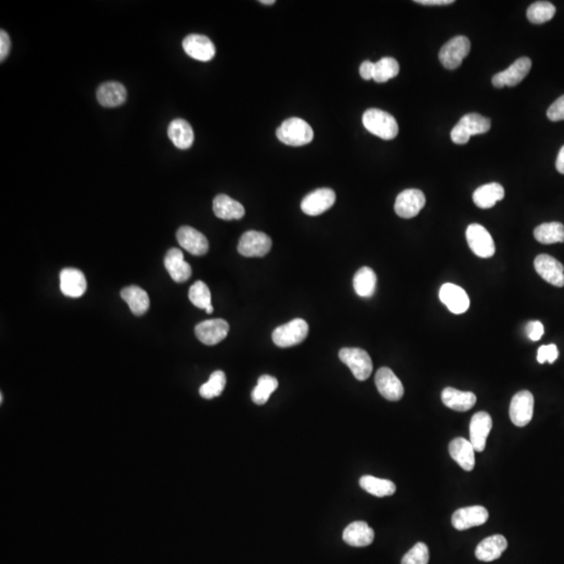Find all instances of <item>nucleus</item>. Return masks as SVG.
I'll use <instances>...</instances> for the list:
<instances>
[{"instance_id":"obj_18","label":"nucleus","mask_w":564,"mask_h":564,"mask_svg":"<svg viewBox=\"0 0 564 564\" xmlns=\"http://www.w3.org/2000/svg\"><path fill=\"white\" fill-rule=\"evenodd\" d=\"M177 241L182 248L195 256L206 254L210 249L205 235L190 226H182L178 229Z\"/></svg>"},{"instance_id":"obj_16","label":"nucleus","mask_w":564,"mask_h":564,"mask_svg":"<svg viewBox=\"0 0 564 564\" xmlns=\"http://www.w3.org/2000/svg\"><path fill=\"white\" fill-rule=\"evenodd\" d=\"M439 298L455 315L464 314L470 308V301L467 293L456 284H443L439 292Z\"/></svg>"},{"instance_id":"obj_31","label":"nucleus","mask_w":564,"mask_h":564,"mask_svg":"<svg viewBox=\"0 0 564 564\" xmlns=\"http://www.w3.org/2000/svg\"><path fill=\"white\" fill-rule=\"evenodd\" d=\"M121 298L128 303L135 316H142L150 308L148 293L137 286H126L121 292Z\"/></svg>"},{"instance_id":"obj_17","label":"nucleus","mask_w":564,"mask_h":564,"mask_svg":"<svg viewBox=\"0 0 564 564\" xmlns=\"http://www.w3.org/2000/svg\"><path fill=\"white\" fill-rule=\"evenodd\" d=\"M184 52L192 59L201 62L212 61L215 55V46L210 38L203 35L192 34L183 40Z\"/></svg>"},{"instance_id":"obj_32","label":"nucleus","mask_w":564,"mask_h":564,"mask_svg":"<svg viewBox=\"0 0 564 564\" xmlns=\"http://www.w3.org/2000/svg\"><path fill=\"white\" fill-rule=\"evenodd\" d=\"M376 275L369 266H363L353 277V288L355 293L363 298H370L376 288Z\"/></svg>"},{"instance_id":"obj_3","label":"nucleus","mask_w":564,"mask_h":564,"mask_svg":"<svg viewBox=\"0 0 564 564\" xmlns=\"http://www.w3.org/2000/svg\"><path fill=\"white\" fill-rule=\"evenodd\" d=\"M492 128V121L479 113L464 115L450 132V139L456 144H466L474 135L487 133Z\"/></svg>"},{"instance_id":"obj_14","label":"nucleus","mask_w":564,"mask_h":564,"mask_svg":"<svg viewBox=\"0 0 564 564\" xmlns=\"http://www.w3.org/2000/svg\"><path fill=\"white\" fill-rule=\"evenodd\" d=\"M375 385L381 396L390 401H401L405 393L401 379L388 367H383L377 371Z\"/></svg>"},{"instance_id":"obj_24","label":"nucleus","mask_w":564,"mask_h":564,"mask_svg":"<svg viewBox=\"0 0 564 564\" xmlns=\"http://www.w3.org/2000/svg\"><path fill=\"white\" fill-rule=\"evenodd\" d=\"M450 455L466 472H472L476 465L474 448L472 442L464 438L454 439L450 443Z\"/></svg>"},{"instance_id":"obj_13","label":"nucleus","mask_w":564,"mask_h":564,"mask_svg":"<svg viewBox=\"0 0 564 564\" xmlns=\"http://www.w3.org/2000/svg\"><path fill=\"white\" fill-rule=\"evenodd\" d=\"M534 412V397L529 391L524 390L513 396L510 405V418L516 426L528 425Z\"/></svg>"},{"instance_id":"obj_1","label":"nucleus","mask_w":564,"mask_h":564,"mask_svg":"<svg viewBox=\"0 0 564 564\" xmlns=\"http://www.w3.org/2000/svg\"><path fill=\"white\" fill-rule=\"evenodd\" d=\"M363 124L375 136L391 141L398 135V124L396 119L385 111L369 109L363 115Z\"/></svg>"},{"instance_id":"obj_7","label":"nucleus","mask_w":564,"mask_h":564,"mask_svg":"<svg viewBox=\"0 0 564 564\" xmlns=\"http://www.w3.org/2000/svg\"><path fill=\"white\" fill-rule=\"evenodd\" d=\"M272 248V239L266 233L250 230L242 235L237 246L239 254L245 257H264Z\"/></svg>"},{"instance_id":"obj_28","label":"nucleus","mask_w":564,"mask_h":564,"mask_svg":"<svg viewBox=\"0 0 564 564\" xmlns=\"http://www.w3.org/2000/svg\"><path fill=\"white\" fill-rule=\"evenodd\" d=\"M442 403L452 410L466 412L477 403V396L472 392H463L454 388H445L442 391Z\"/></svg>"},{"instance_id":"obj_40","label":"nucleus","mask_w":564,"mask_h":564,"mask_svg":"<svg viewBox=\"0 0 564 564\" xmlns=\"http://www.w3.org/2000/svg\"><path fill=\"white\" fill-rule=\"evenodd\" d=\"M430 553L425 543H418L403 556L401 564H428Z\"/></svg>"},{"instance_id":"obj_19","label":"nucleus","mask_w":564,"mask_h":564,"mask_svg":"<svg viewBox=\"0 0 564 564\" xmlns=\"http://www.w3.org/2000/svg\"><path fill=\"white\" fill-rule=\"evenodd\" d=\"M60 288L65 296L79 298L87 290L85 275L77 269L66 268L60 273Z\"/></svg>"},{"instance_id":"obj_4","label":"nucleus","mask_w":564,"mask_h":564,"mask_svg":"<svg viewBox=\"0 0 564 564\" xmlns=\"http://www.w3.org/2000/svg\"><path fill=\"white\" fill-rule=\"evenodd\" d=\"M308 335V322L303 319H294L277 327L273 332L272 339L275 345L278 347L288 348L302 343Z\"/></svg>"},{"instance_id":"obj_36","label":"nucleus","mask_w":564,"mask_h":564,"mask_svg":"<svg viewBox=\"0 0 564 564\" xmlns=\"http://www.w3.org/2000/svg\"><path fill=\"white\" fill-rule=\"evenodd\" d=\"M399 64L394 58L385 57L374 63L373 80L376 83H386L389 80L397 77L399 73Z\"/></svg>"},{"instance_id":"obj_8","label":"nucleus","mask_w":564,"mask_h":564,"mask_svg":"<svg viewBox=\"0 0 564 564\" xmlns=\"http://www.w3.org/2000/svg\"><path fill=\"white\" fill-rule=\"evenodd\" d=\"M466 239L472 252L481 259L494 256L495 245L494 239L486 228L479 224H472L466 230Z\"/></svg>"},{"instance_id":"obj_6","label":"nucleus","mask_w":564,"mask_h":564,"mask_svg":"<svg viewBox=\"0 0 564 564\" xmlns=\"http://www.w3.org/2000/svg\"><path fill=\"white\" fill-rule=\"evenodd\" d=\"M470 52V39L464 36H457L442 46L439 53V60L446 70H457L461 66L462 62L467 57Z\"/></svg>"},{"instance_id":"obj_33","label":"nucleus","mask_w":564,"mask_h":564,"mask_svg":"<svg viewBox=\"0 0 564 564\" xmlns=\"http://www.w3.org/2000/svg\"><path fill=\"white\" fill-rule=\"evenodd\" d=\"M359 485L366 492L377 497H390L396 492V486L393 482L372 476L362 477Z\"/></svg>"},{"instance_id":"obj_37","label":"nucleus","mask_w":564,"mask_h":564,"mask_svg":"<svg viewBox=\"0 0 564 564\" xmlns=\"http://www.w3.org/2000/svg\"><path fill=\"white\" fill-rule=\"evenodd\" d=\"M226 386V375L223 371L217 370L212 373L207 383L200 388V395L205 399H212L223 393Z\"/></svg>"},{"instance_id":"obj_34","label":"nucleus","mask_w":564,"mask_h":564,"mask_svg":"<svg viewBox=\"0 0 564 564\" xmlns=\"http://www.w3.org/2000/svg\"><path fill=\"white\" fill-rule=\"evenodd\" d=\"M534 237L543 245L564 243V225L558 222L541 224L535 228Z\"/></svg>"},{"instance_id":"obj_23","label":"nucleus","mask_w":564,"mask_h":564,"mask_svg":"<svg viewBox=\"0 0 564 564\" xmlns=\"http://www.w3.org/2000/svg\"><path fill=\"white\" fill-rule=\"evenodd\" d=\"M343 539L352 547H367L374 541V531L365 521H354L344 530Z\"/></svg>"},{"instance_id":"obj_41","label":"nucleus","mask_w":564,"mask_h":564,"mask_svg":"<svg viewBox=\"0 0 564 564\" xmlns=\"http://www.w3.org/2000/svg\"><path fill=\"white\" fill-rule=\"evenodd\" d=\"M558 348L555 344H550V345H543L539 347L538 352H537V361L538 363L553 364L557 359H558Z\"/></svg>"},{"instance_id":"obj_39","label":"nucleus","mask_w":564,"mask_h":564,"mask_svg":"<svg viewBox=\"0 0 564 564\" xmlns=\"http://www.w3.org/2000/svg\"><path fill=\"white\" fill-rule=\"evenodd\" d=\"M188 298L190 302L201 310H206L212 304V293L207 284L203 281H195L190 288Z\"/></svg>"},{"instance_id":"obj_46","label":"nucleus","mask_w":564,"mask_h":564,"mask_svg":"<svg viewBox=\"0 0 564 564\" xmlns=\"http://www.w3.org/2000/svg\"><path fill=\"white\" fill-rule=\"evenodd\" d=\"M416 4L423 6H448L454 4V0H416Z\"/></svg>"},{"instance_id":"obj_22","label":"nucleus","mask_w":564,"mask_h":564,"mask_svg":"<svg viewBox=\"0 0 564 564\" xmlns=\"http://www.w3.org/2000/svg\"><path fill=\"white\" fill-rule=\"evenodd\" d=\"M492 428V419L486 412H479L474 415L470 421V442L476 452H483L486 441Z\"/></svg>"},{"instance_id":"obj_5","label":"nucleus","mask_w":564,"mask_h":564,"mask_svg":"<svg viewBox=\"0 0 564 564\" xmlns=\"http://www.w3.org/2000/svg\"><path fill=\"white\" fill-rule=\"evenodd\" d=\"M339 357L352 370L357 381H364L369 379L373 364L367 352L361 348H343L340 350Z\"/></svg>"},{"instance_id":"obj_48","label":"nucleus","mask_w":564,"mask_h":564,"mask_svg":"<svg viewBox=\"0 0 564 564\" xmlns=\"http://www.w3.org/2000/svg\"><path fill=\"white\" fill-rule=\"evenodd\" d=\"M259 2H261V4H268V6H270V4H275V0H261V1Z\"/></svg>"},{"instance_id":"obj_26","label":"nucleus","mask_w":564,"mask_h":564,"mask_svg":"<svg viewBox=\"0 0 564 564\" xmlns=\"http://www.w3.org/2000/svg\"><path fill=\"white\" fill-rule=\"evenodd\" d=\"M507 547V539L503 535H494L479 543L476 548V557L479 560L492 563L499 559Z\"/></svg>"},{"instance_id":"obj_50","label":"nucleus","mask_w":564,"mask_h":564,"mask_svg":"<svg viewBox=\"0 0 564 564\" xmlns=\"http://www.w3.org/2000/svg\"><path fill=\"white\" fill-rule=\"evenodd\" d=\"M2 401H4V396H2V394H1V395H0V403H2Z\"/></svg>"},{"instance_id":"obj_20","label":"nucleus","mask_w":564,"mask_h":564,"mask_svg":"<svg viewBox=\"0 0 564 564\" xmlns=\"http://www.w3.org/2000/svg\"><path fill=\"white\" fill-rule=\"evenodd\" d=\"M487 510L482 506H472V507L461 508L452 515V526L457 530L464 531L470 528L483 525L488 521Z\"/></svg>"},{"instance_id":"obj_15","label":"nucleus","mask_w":564,"mask_h":564,"mask_svg":"<svg viewBox=\"0 0 564 564\" xmlns=\"http://www.w3.org/2000/svg\"><path fill=\"white\" fill-rule=\"evenodd\" d=\"M535 270L541 278L553 286H564V266L560 261L548 254H541L535 259Z\"/></svg>"},{"instance_id":"obj_27","label":"nucleus","mask_w":564,"mask_h":564,"mask_svg":"<svg viewBox=\"0 0 564 564\" xmlns=\"http://www.w3.org/2000/svg\"><path fill=\"white\" fill-rule=\"evenodd\" d=\"M212 208L215 215L225 221L241 219L245 215L244 206L227 195H217L213 200Z\"/></svg>"},{"instance_id":"obj_49","label":"nucleus","mask_w":564,"mask_h":564,"mask_svg":"<svg viewBox=\"0 0 564 564\" xmlns=\"http://www.w3.org/2000/svg\"><path fill=\"white\" fill-rule=\"evenodd\" d=\"M206 310V313H207V314H212V313H213V306H212V304H210V306H208V308H206V310Z\"/></svg>"},{"instance_id":"obj_9","label":"nucleus","mask_w":564,"mask_h":564,"mask_svg":"<svg viewBox=\"0 0 564 564\" xmlns=\"http://www.w3.org/2000/svg\"><path fill=\"white\" fill-rule=\"evenodd\" d=\"M426 199L423 192L419 190H406L397 195L394 210L398 217L403 219H412L419 215L425 206Z\"/></svg>"},{"instance_id":"obj_21","label":"nucleus","mask_w":564,"mask_h":564,"mask_svg":"<svg viewBox=\"0 0 564 564\" xmlns=\"http://www.w3.org/2000/svg\"><path fill=\"white\" fill-rule=\"evenodd\" d=\"M164 266L173 281L181 283L192 277V266L184 261L183 252L180 249L172 248L166 252Z\"/></svg>"},{"instance_id":"obj_35","label":"nucleus","mask_w":564,"mask_h":564,"mask_svg":"<svg viewBox=\"0 0 564 564\" xmlns=\"http://www.w3.org/2000/svg\"><path fill=\"white\" fill-rule=\"evenodd\" d=\"M278 388V381L271 375H261L257 381V386L253 389L252 401L253 403L259 406L265 405L268 403L271 395Z\"/></svg>"},{"instance_id":"obj_38","label":"nucleus","mask_w":564,"mask_h":564,"mask_svg":"<svg viewBox=\"0 0 564 564\" xmlns=\"http://www.w3.org/2000/svg\"><path fill=\"white\" fill-rule=\"evenodd\" d=\"M556 8L548 1H537L531 4L527 11V17L534 24L546 23L554 17Z\"/></svg>"},{"instance_id":"obj_10","label":"nucleus","mask_w":564,"mask_h":564,"mask_svg":"<svg viewBox=\"0 0 564 564\" xmlns=\"http://www.w3.org/2000/svg\"><path fill=\"white\" fill-rule=\"evenodd\" d=\"M229 324L223 319L206 320L195 327V337L205 345H217L229 332Z\"/></svg>"},{"instance_id":"obj_42","label":"nucleus","mask_w":564,"mask_h":564,"mask_svg":"<svg viewBox=\"0 0 564 564\" xmlns=\"http://www.w3.org/2000/svg\"><path fill=\"white\" fill-rule=\"evenodd\" d=\"M547 115L551 121H564V95L559 97L550 106Z\"/></svg>"},{"instance_id":"obj_45","label":"nucleus","mask_w":564,"mask_h":564,"mask_svg":"<svg viewBox=\"0 0 564 564\" xmlns=\"http://www.w3.org/2000/svg\"><path fill=\"white\" fill-rule=\"evenodd\" d=\"M359 75L366 81L373 80V75H374V63L370 61H365L362 63L359 67Z\"/></svg>"},{"instance_id":"obj_25","label":"nucleus","mask_w":564,"mask_h":564,"mask_svg":"<svg viewBox=\"0 0 564 564\" xmlns=\"http://www.w3.org/2000/svg\"><path fill=\"white\" fill-rule=\"evenodd\" d=\"M126 89L119 82H106L97 91L99 103L106 108H114L123 105L126 99Z\"/></svg>"},{"instance_id":"obj_30","label":"nucleus","mask_w":564,"mask_h":564,"mask_svg":"<svg viewBox=\"0 0 564 564\" xmlns=\"http://www.w3.org/2000/svg\"><path fill=\"white\" fill-rule=\"evenodd\" d=\"M505 197V190L499 183H488L479 186L474 192V202L477 207L488 210Z\"/></svg>"},{"instance_id":"obj_29","label":"nucleus","mask_w":564,"mask_h":564,"mask_svg":"<svg viewBox=\"0 0 564 564\" xmlns=\"http://www.w3.org/2000/svg\"><path fill=\"white\" fill-rule=\"evenodd\" d=\"M168 134L170 141L180 150H188L194 143V130L184 119H178L173 121L168 126Z\"/></svg>"},{"instance_id":"obj_43","label":"nucleus","mask_w":564,"mask_h":564,"mask_svg":"<svg viewBox=\"0 0 564 564\" xmlns=\"http://www.w3.org/2000/svg\"><path fill=\"white\" fill-rule=\"evenodd\" d=\"M526 332L532 341H539L545 334V326L541 322L531 321L526 327Z\"/></svg>"},{"instance_id":"obj_12","label":"nucleus","mask_w":564,"mask_h":564,"mask_svg":"<svg viewBox=\"0 0 564 564\" xmlns=\"http://www.w3.org/2000/svg\"><path fill=\"white\" fill-rule=\"evenodd\" d=\"M335 192L330 188H319L304 197L301 202L302 212L310 217L322 215L332 207Z\"/></svg>"},{"instance_id":"obj_11","label":"nucleus","mask_w":564,"mask_h":564,"mask_svg":"<svg viewBox=\"0 0 564 564\" xmlns=\"http://www.w3.org/2000/svg\"><path fill=\"white\" fill-rule=\"evenodd\" d=\"M531 67H532V61L529 58H521L507 70L497 73L492 77V84L497 88H503L505 86L514 87L529 75Z\"/></svg>"},{"instance_id":"obj_2","label":"nucleus","mask_w":564,"mask_h":564,"mask_svg":"<svg viewBox=\"0 0 564 564\" xmlns=\"http://www.w3.org/2000/svg\"><path fill=\"white\" fill-rule=\"evenodd\" d=\"M277 139L290 146H302L314 139V131L303 119L292 117L286 119L276 131Z\"/></svg>"},{"instance_id":"obj_44","label":"nucleus","mask_w":564,"mask_h":564,"mask_svg":"<svg viewBox=\"0 0 564 564\" xmlns=\"http://www.w3.org/2000/svg\"><path fill=\"white\" fill-rule=\"evenodd\" d=\"M11 50L10 36L6 31L1 30L0 32V61H4Z\"/></svg>"},{"instance_id":"obj_47","label":"nucleus","mask_w":564,"mask_h":564,"mask_svg":"<svg viewBox=\"0 0 564 564\" xmlns=\"http://www.w3.org/2000/svg\"><path fill=\"white\" fill-rule=\"evenodd\" d=\"M556 168L560 174L564 175V146L559 151L558 156H557Z\"/></svg>"}]
</instances>
